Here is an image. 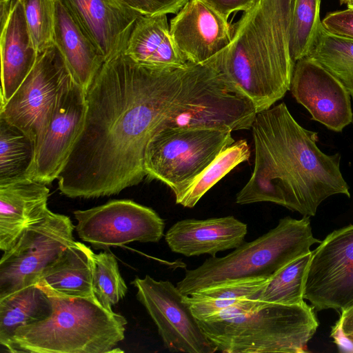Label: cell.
Segmentation results:
<instances>
[{
    "mask_svg": "<svg viewBox=\"0 0 353 353\" xmlns=\"http://www.w3.org/2000/svg\"><path fill=\"white\" fill-rule=\"evenodd\" d=\"M192 65L148 68L123 52L105 61L85 93L83 127L57 178L61 192L95 198L141 183L147 145L170 115Z\"/></svg>",
    "mask_w": 353,
    "mask_h": 353,
    "instance_id": "obj_1",
    "label": "cell"
},
{
    "mask_svg": "<svg viewBox=\"0 0 353 353\" xmlns=\"http://www.w3.org/2000/svg\"><path fill=\"white\" fill-rule=\"evenodd\" d=\"M250 129L254 169L236 203L271 202L313 216L328 197L350 196L340 170L341 154L323 152L317 132L300 125L284 103L258 112Z\"/></svg>",
    "mask_w": 353,
    "mask_h": 353,
    "instance_id": "obj_2",
    "label": "cell"
},
{
    "mask_svg": "<svg viewBox=\"0 0 353 353\" xmlns=\"http://www.w3.org/2000/svg\"><path fill=\"white\" fill-rule=\"evenodd\" d=\"M294 0H256L232 27V41L214 56L219 70L253 103L257 113L290 89V51Z\"/></svg>",
    "mask_w": 353,
    "mask_h": 353,
    "instance_id": "obj_3",
    "label": "cell"
},
{
    "mask_svg": "<svg viewBox=\"0 0 353 353\" xmlns=\"http://www.w3.org/2000/svg\"><path fill=\"white\" fill-rule=\"evenodd\" d=\"M196 321L217 351L227 353H303L319 325L305 301L264 303L256 297Z\"/></svg>",
    "mask_w": 353,
    "mask_h": 353,
    "instance_id": "obj_4",
    "label": "cell"
},
{
    "mask_svg": "<svg viewBox=\"0 0 353 353\" xmlns=\"http://www.w3.org/2000/svg\"><path fill=\"white\" fill-rule=\"evenodd\" d=\"M39 286L50 299L46 319L18 328L5 347L12 353H112L125 337L126 319L95 296L72 297Z\"/></svg>",
    "mask_w": 353,
    "mask_h": 353,
    "instance_id": "obj_5",
    "label": "cell"
},
{
    "mask_svg": "<svg viewBox=\"0 0 353 353\" xmlns=\"http://www.w3.org/2000/svg\"><path fill=\"white\" fill-rule=\"evenodd\" d=\"M321 241L314 237L310 216H286L255 240L242 243L230 254L212 256L199 267L186 270L176 286L185 296L224 283L251 278H270L292 261L311 252Z\"/></svg>",
    "mask_w": 353,
    "mask_h": 353,
    "instance_id": "obj_6",
    "label": "cell"
},
{
    "mask_svg": "<svg viewBox=\"0 0 353 353\" xmlns=\"http://www.w3.org/2000/svg\"><path fill=\"white\" fill-rule=\"evenodd\" d=\"M234 141L232 131L227 129H161L147 145L143 162L145 175L164 183L176 196Z\"/></svg>",
    "mask_w": 353,
    "mask_h": 353,
    "instance_id": "obj_7",
    "label": "cell"
},
{
    "mask_svg": "<svg viewBox=\"0 0 353 353\" xmlns=\"http://www.w3.org/2000/svg\"><path fill=\"white\" fill-rule=\"evenodd\" d=\"M70 217L48 210L26 229L0 260V298L37 283L43 271L75 241Z\"/></svg>",
    "mask_w": 353,
    "mask_h": 353,
    "instance_id": "obj_8",
    "label": "cell"
},
{
    "mask_svg": "<svg viewBox=\"0 0 353 353\" xmlns=\"http://www.w3.org/2000/svg\"><path fill=\"white\" fill-rule=\"evenodd\" d=\"M78 236L95 249L121 246L134 241L157 243L165 223L152 208L132 200H112L74 212Z\"/></svg>",
    "mask_w": 353,
    "mask_h": 353,
    "instance_id": "obj_9",
    "label": "cell"
},
{
    "mask_svg": "<svg viewBox=\"0 0 353 353\" xmlns=\"http://www.w3.org/2000/svg\"><path fill=\"white\" fill-rule=\"evenodd\" d=\"M137 297L155 323L164 346L172 352L214 353L216 347L208 339L191 312L184 296L169 281L149 275L131 283Z\"/></svg>",
    "mask_w": 353,
    "mask_h": 353,
    "instance_id": "obj_10",
    "label": "cell"
},
{
    "mask_svg": "<svg viewBox=\"0 0 353 353\" xmlns=\"http://www.w3.org/2000/svg\"><path fill=\"white\" fill-rule=\"evenodd\" d=\"M304 299L316 311L353 305V224L333 231L312 251Z\"/></svg>",
    "mask_w": 353,
    "mask_h": 353,
    "instance_id": "obj_11",
    "label": "cell"
},
{
    "mask_svg": "<svg viewBox=\"0 0 353 353\" xmlns=\"http://www.w3.org/2000/svg\"><path fill=\"white\" fill-rule=\"evenodd\" d=\"M72 78L65 60L53 44L37 61L10 99L0 105V117L36 140L61 88Z\"/></svg>",
    "mask_w": 353,
    "mask_h": 353,
    "instance_id": "obj_12",
    "label": "cell"
},
{
    "mask_svg": "<svg viewBox=\"0 0 353 353\" xmlns=\"http://www.w3.org/2000/svg\"><path fill=\"white\" fill-rule=\"evenodd\" d=\"M85 111V92L72 77L59 92L37 139L32 179L47 185L58 178L81 131Z\"/></svg>",
    "mask_w": 353,
    "mask_h": 353,
    "instance_id": "obj_13",
    "label": "cell"
},
{
    "mask_svg": "<svg viewBox=\"0 0 353 353\" xmlns=\"http://www.w3.org/2000/svg\"><path fill=\"white\" fill-rule=\"evenodd\" d=\"M312 119L328 129L341 132L353 122L350 94L342 83L314 59L295 62L290 89Z\"/></svg>",
    "mask_w": 353,
    "mask_h": 353,
    "instance_id": "obj_14",
    "label": "cell"
},
{
    "mask_svg": "<svg viewBox=\"0 0 353 353\" xmlns=\"http://www.w3.org/2000/svg\"><path fill=\"white\" fill-rule=\"evenodd\" d=\"M176 48L188 62H207L232 41V27L201 0H189L170 21Z\"/></svg>",
    "mask_w": 353,
    "mask_h": 353,
    "instance_id": "obj_15",
    "label": "cell"
},
{
    "mask_svg": "<svg viewBox=\"0 0 353 353\" xmlns=\"http://www.w3.org/2000/svg\"><path fill=\"white\" fill-rule=\"evenodd\" d=\"M99 50L105 61L124 52L141 16L118 0H60Z\"/></svg>",
    "mask_w": 353,
    "mask_h": 353,
    "instance_id": "obj_16",
    "label": "cell"
},
{
    "mask_svg": "<svg viewBox=\"0 0 353 353\" xmlns=\"http://www.w3.org/2000/svg\"><path fill=\"white\" fill-rule=\"evenodd\" d=\"M247 225L233 216L179 221L167 231L165 240L173 252L185 256L210 254L236 248L247 234Z\"/></svg>",
    "mask_w": 353,
    "mask_h": 353,
    "instance_id": "obj_17",
    "label": "cell"
},
{
    "mask_svg": "<svg viewBox=\"0 0 353 353\" xmlns=\"http://www.w3.org/2000/svg\"><path fill=\"white\" fill-rule=\"evenodd\" d=\"M46 184L24 179L0 185V250L12 248L22 233L43 219L48 208Z\"/></svg>",
    "mask_w": 353,
    "mask_h": 353,
    "instance_id": "obj_18",
    "label": "cell"
},
{
    "mask_svg": "<svg viewBox=\"0 0 353 353\" xmlns=\"http://www.w3.org/2000/svg\"><path fill=\"white\" fill-rule=\"evenodd\" d=\"M1 105L7 103L33 68L39 56L20 0H14L10 17L1 30Z\"/></svg>",
    "mask_w": 353,
    "mask_h": 353,
    "instance_id": "obj_19",
    "label": "cell"
},
{
    "mask_svg": "<svg viewBox=\"0 0 353 353\" xmlns=\"http://www.w3.org/2000/svg\"><path fill=\"white\" fill-rule=\"evenodd\" d=\"M54 43L85 93L105 62L99 50L60 0H54Z\"/></svg>",
    "mask_w": 353,
    "mask_h": 353,
    "instance_id": "obj_20",
    "label": "cell"
},
{
    "mask_svg": "<svg viewBox=\"0 0 353 353\" xmlns=\"http://www.w3.org/2000/svg\"><path fill=\"white\" fill-rule=\"evenodd\" d=\"M123 52L136 63L152 68H177L188 64L172 38L167 14L138 17Z\"/></svg>",
    "mask_w": 353,
    "mask_h": 353,
    "instance_id": "obj_21",
    "label": "cell"
},
{
    "mask_svg": "<svg viewBox=\"0 0 353 353\" xmlns=\"http://www.w3.org/2000/svg\"><path fill=\"white\" fill-rule=\"evenodd\" d=\"M94 253L74 241L42 273L37 285L72 297L95 296L93 291Z\"/></svg>",
    "mask_w": 353,
    "mask_h": 353,
    "instance_id": "obj_22",
    "label": "cell"
},
{
    "mask_svg": "<svg viewBox=\"0 0 353 353\" xmlns=\"http://www.w3.org/2000/svg\"><path fill=\"white\" fill-rule=\"evenodd\" d=\"M52 306L36 284L0 298V344L4 347L16 330L50 316Z\"/></svg>",
    "mask_w": 353,
    "mask_h": 353,
    "instance_id": "obj_23",
    "label": "cell"
},
{
    "mask_svg": "<svg viewBox=\"0 0 353 353\" xmlns=\"http://www.w3.org/2000/svg\"><path fill=\"white\" fill-rule=\"evenodd\" d=\"M36 140L0 117V185L32 179Z\"/></svg>",
    "mask_w": 353,
    "mask_h": 353,
    "instance_id": "obj_24",
    "label": "cell"
},
{
    "mask_svg": "<svg viewBox=\"0 0 353 353\" xmlns=\"http://www.w3.org/2000/svg\"><path fill=\"white\" fill-rule=\"evenodd\" d=\"M270 278H251L224 283L184 296L196 319L217 314L239 301L258 297Z\"/></svg>",
    "mask_w": 353,
    "mask_h": 353,
    "instance_id": "obj_25",
    "label": "cell"
},
{
    "mask_svg": "<svg viewBox=\"0 0 353 353\" xmlns=\"http://www.w3.org/2000/svg\"><path fill=\"white\" fill-rule=\"evenodd\" d=\"M336 77L353 97V39L332 34L323 25L307 56Z\"/></svg>",
    "mask_w": 353,
    "mask_h": 353,
    "instance_id": "obj_26",
    "label": "cell"
},
{
    "mask_svg": "<svg viewBox=\"0 0 353 353\" xmlns=\"http://www.w3.org/2000/svg\"><path fill=\"white\" fill-rule=\"evenodd\" d=\"M250 150L245 139L234 141L216 158L180 194L176 203L193 208L201 197L239 164L248 161Z\"/></svg>",
    "mask_w": 353,
    "mask_h": 353,
    "instance_id": "obj_27",
    "label": "cell"
},
{
    "mask_svg": "<svg viewBox=\"0 0 353 353\" xmlns=\"http://www.w3.org/2000/svg\"><path fill=\"white\" fill-rule=\"evenodd\" d=\"M311 252L289 263L272 276L256 298L264 303L285 305L305 302L304 287Z\"/></svg>",
    "mask_w": 353,
    "mask_h": 353,
    "instance_id": "obj_28",
    "label": "cell"
},
{
    "mask_svg": "<svg viewBox=\"0 0 353 353\" xmlns=\"http://www.w3.org/2000/svg\"><path fill=\"white\" fill-rule=\"evenodd\" d=\"M321 0H294L290 39L291 57L295 63L309 55L322 23Z\"/></svg>",
    "mask_w": 353,
    "mask_h": 353,
    "instance_id": "obj_29",
    "label": "cell"
},
{
    "mask_svg": "<svg viewBox=\"0 0 353 353\" xmlns=\"http://www.w3.org/2000/svg\"><path fill=\"white\" fill-rule=\"evenodd\" d=\"M93 291L101 305L109 310H112V307L127 294L128 287L120 273L117 260L110 252L94 254Z\"/></svg>",
    "mask_w": 353,
    "mask_h": 353,
    "instance_id": "obj_30",
    "label": "cell"
},
{
    "mask_svg": "<svg viewBox=\"0 0 353 353\" xmlns=\"http://www.w3.org/2000/svg\"><path fill=\"white\" fill-rule=\"evenodd\" d=\"M34 46L39 53L54 43V0H20Z\"/></svg>",
    "mask_w": 353,
    "mask_h": 353,
    "instance_id": "obj_31",
    "label": "cell"
},
{
    "mask_svg": "<svg viewBox=\"0 0 353 353\" xmlns=\"http://www.w3.org/2000/svg\"><path fill=\"white\" fill-rule=\"evenodd\" d=\"M142 15L177 14L189 0H118Z\"/></svg>",
    "mask_w": 353,
    "mask_h": 353,
    "instance_id": "obj_32",
    "label": "cell"
},
{
    "mask_svg": "<svg viewBox=\"0 0 353 353\" xmlns=\"http://www.w3.org/2000/svg\"><path fill=\"white\" fill-rule=\"evenodd\" d=\"M330 336L339 352L353 353V305L341 311Z\"/></svg>",
    "mask_w": 353,
    "mask_h": 353,
    "instance_id": "obj_33",
    "label": "cell"
},
{
    "mask_svg": "<svg viewBox=\"0 0 353 353\" xmlns=\"http://www.w3.org/2000/svg\"><path fill=\"white\" fill-rule=\"evenodd\" d=\"M321 23L328 32L353 39V8L329 12Z\"/></svg>",
    "mask_w": 353,
    "mask_h": 353,
    "instance_id": "obj_34",
    "label": "cell"
},
{
    "mask_svg": "<svg viewBox=\"0 0 353 353\" xmlns=\"http://www.w3.org/2000/svg\"><path fill=\"white\" fill-rule=\"evenodd\" d=\"M212 8L224 19L228 20L229 16L234 12L250 10L256 0H201Z\"/></svg>",
    "mask_w": 353,
    "mask_h": 353,
    "instance_id": "obj_35",
    "label": "cell"
},
{
    "mask_svg": "<svg viewBox=\"0 0 353 353\" xmlns=\"http://www.w3.org/2000/svg\"><path fill=\"white\" fill-rule=\"evenodd\" d=\"M14 3V0H0L1 30L7 24L12 12Z\"/></svg>",
    "mask_w": 353,
    "mask_h": 353,
    "instance_id": "obj_36",
    "label": "cell"
},
{
    "mask_svg": "<svg viewBox=\"0 0 353 353\" xmlns=\"http://www.w3.org/2000/svg\"><path fill=\"white\" fill-rule=\"evenodd\" d=\"M341 4H346L348 6H353V0H339Z\"/></svg>",
    "mask_w": 353,
    "mask_h": 353,
    "instance_id": "obj_37",
    "label": "cell"
},
{
    "mask_svg": "<svg viewBox=\"0 0 353 353\" xmlns=\"http://www.w3.org/2000/svg\"><path fill=\"white\" fill-rule=\"evenodd\" d=\"M348 7H351V8H353V6H348Z\"/></svg>",
    "mask_w": 353,
    "mask_h": 353,
    "instance_id": "obj_38",
    "label": "cell"
}]
</instances>
